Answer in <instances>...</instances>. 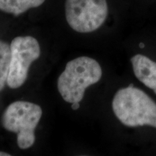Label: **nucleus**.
Returning <instances> with one entry per match:
<instances>
[{"instance_id": "6", "label": "nucleus", "mask_w": 156, "mask_h": 156, "mask_svg": "<svg viewBox=\"0 0 156 156\" xmlns=\"http://www.w3.org/2000/svg\"><path fill=\"white\" fill-rule=\"evenodd\" d=\"M134 75L156 94V62L146 56L136 54L131 58Z\"/></svg>"}, {"instance_id": "8", "label": "nucleus", "mask_w": 156, "mask_h": 156, "mask_svg": "<svg viewBox=\"0 0 156 156\" xmlns=\"http://www.w3.org/2000/svg\"><path fill=\"white\" fill-rule=\"evenodd\" d=\"M10 60V45L2 41H0V92L7 85Z\"/></svg>"}, {"instance_id": "2", "label": "nucleus", "mask_w": 156, "mask_h": 156, "mask_svg": "<svg viewBox=\"0 0 156 156\" xmlns=\"http://www.w3.org/2000/svg\"><path fill=\"white\" fill-rule=\"evenodd\" d=\"M101 77L102 69L96 60L80 56L66 64L58 78V91L66 102L80 103L87 87L99 82Z\"/></svg>"}, {"instance_id": "3", "label": "nucleus", "mask_w": 156, "mask_h": 156, "mask_svg": "<svg viewBox=\"0 0 156 156\" xmlns=\"http://www.w3.org/2000/svg\"><path fill=\"white\" fill-rule=\"evenodd\" d=\"M43 114L36 103L18 101L10 103L4 111L1 122L7 131L17 134V143L21 150L32 147L36 141L35 131Z\"/></svg>"}, {"instance_id": "5", "label": "nucleus", "mask_w": 156, "mask_h": 156, "mask_svg": "<svg viewBox=\"0 0 156 156\" xmlns=\"http://www.w3.org/2000/svg\"><path fill=\"white\" fill-rule=\"evenodd\" d=\"M11 60L7 85L11 89L20 87L25 83L31 64L41 56L38 41L32 36H17L10 44Z\"/></svg>"}, {"instance_id": "1", "label": "nucleus", "mask_w": 156, "mask_h": 156, "mask_svg": "<svg viewBox=\"0 0 156 156\" xmlns=\"http://www.w3.org/2000/svg\"><path fill=\"white\" fill-rule=\"evenodd\" d=\"M112 108L124 125L156 128V103L142 90L134 87L133 84L117 91L113 98Z\"/></svg>"}, {"instance_id": "11", "label": "nucleus", "mask_w": 156, "mask_h": 156, "mask_svg": "<svg viewBox=\"0 0 156 156\" xmlns=\"http://www.w3.org/2000/svg\"><path fill=\"white\" fill-rule=\"evenodd\" d=\"M139 46H140V48H144V47H145V44H143V43H140V44H139Z\"/></svg>"}, {"instance_id": "10", "label": "nucleus", "mask_w": 156, "mask_h": 156, "mask_svg": "<svg viewBox=\"0 0 156 156\" xmlns=\"http://www.w3.org/2000/svg\"><path fill=\"white\" fill-rule=\"evenodd\" d=\"M11 155L9 153H5V152L0 151V156H10Z\"/></svg>"}, {"instance_id": "4", "label": "nucleus", "mask_w": 156, "mask_h": 156, "mask_svg": "<svg viewBox=\"0 0 156 156\" xmlns=\"http://www.w3.org/2000/svg\"><path fill=\"white\" fill-rule=\"evenodd\" d=\"M106 0H66L65 15L68 24L82 34L93 32L108 16Z\"/></svg>"}, {"instance_id": "7", "label": "nucleus", "mask_w": 156, "mask_h": 156, "mask_svg": "<svg viewBox=\"0 0 156 156\" xmlns=\"http://www.w3.org/2000/svg\"><path fill=\"white\" fill-rule=\"evenodd\" d=\"M46 0H0V10L15 16L41 6Z\"/></svg>"}, {"instance_id": "9", "label": "nucleus", "mask_w": 156, "mask_h": 156, "mask_svg": "<svg viewBox=\"0 0 156 156\" xmlns=\"http://www.w3.org/2000/svg\"><path fill=\"white\" fill-rule=\"evenodd\" d=\"M80 108V103H72V108L73 110H77Z\"/></svg>"}]
</instances>
